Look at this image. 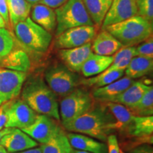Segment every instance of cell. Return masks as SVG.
<instances>
[{"instance_id": "cell-1", "label": "cell", "mask_w": 153, "mask_h": 153, "mask_svg": "<svg viewBox=\"0 0 153 153\" xmlns=\"http://www.w3.org/2000/svg\"><path fill=\"white\" fill-rule=\"evenodd\" d=\"M63 126L72 133L83 134L104 142L116 130V121L106 106H99L92 107L78 118L63 124Z\"/></svg>"}, {"instance_id": "cell-2", "label": "cell", "mask_w": 153, "mask_h": 153, "mask_svg": "<svg viewBox=\"0 0 153 153\" xmlns=\"http://www.w3.org/2000/svg\"><path fill=\"white\" fill-rule=\"evenodd\" d=\"M22 100L36 114L60 120L57 95L41 77L30 78L22 89Z\"/></svg>"}, {"instance_id": "cell-3", "label": "cell", "mask_w": 153, "mask_h": 153, "mask_svg": "<svg viewBox=\"0 0 153 153\" xmlns=\"http://www.w3.org/2000/svg\"><path fill=\"white\" fill-rule=\"evenodd\" d=\"M152 23L137 15L105 28L125 47L142 43L152 35Z\"/></svg>"}, {"instance_id": "cell-4", "label": "cell", "mask_w": 153, "mask_h": 153, "mask_svg": "<svg viewBox=\"0 0 153 153\" xmlns=\"http://www.w3.org/2000/svg\"><path fill=\"white\" fill-rule=\"evenodd\" d=\"M57 36L70 28L82 26H94L86 9L83 0H68L55 10Z\"/></svg>"}, {"instance_id": "cell-5", "label": "cell", "mask_w": 153, "mask_h": 153, "mask_svg": "<svg viewBox=\"0 0 153 153\" xmlns=\"http://www.w3.org/2000/svg\"><path fill=\"white\" fill-rule=\"evenodd\" d=\"M18 41L28 49L37 53L47 51L52 41V34L36 24L30 17L14 26Z\"/></svg>"}, {"instance_id": "cell-6", "label": "cell", "mask_w": 153, "mask_h": 153, "mask_svg": "<svg viewBox=\"0 0 153 153\" xmlns=\"http://www.w3.org/2000/svg\"><path fill=\"white\" fill-rule=\"evenodd\" d=\"M93 107V97L83 89H75L63 97L59 113L62 125L72 121Z\"/></svg>"}, {"instance_id": "cell-7", "label": "cell", "mask_w": 153, "mask_h": 153, "mask_svg": "<svg viewBox=\"0 0 153 153\" xmlns=\"http://www.w3.org/2000/svg\"><path fill=\"white\" fill-rule=\"evenodd\" d=\"M45 83L57 96L64 97L79 84V78L75 72L63 65H55L48 69L45 73Z\"/></svg>"}, {"instance_id": "cell-8", "label": "cell", "mask_w": 153, "mask_h": 153, "mask_svg": "<svg viewBox=\"0 0 153 153\" xmlns=\"http://www.w3.org/2000/svg\"><path fill=\"white\" fill-rule=\"evenodd\" d=\"M26 73L0 68V105L20 94Z\"/></svg>"}, {"instance_id": "cell-9", "label": "cell", "mask_w": 153, "mask_h": 153, "mask_svg": "<svg viewBox=\"0 0 153 153\" xmlns=\"http://www.w3.org/2000/svg\"><path fill=\"white\" fill-rule=\"evenodd\" d=\"M94 26H82L66 30L57 36L55 46L58 49H69L82 46L94 39Z\"/></svg>"}, {"instance_id": "cell-10", "label": "cell", "mask_w": 153, "mask_h": 153, "mask_svg": "<svg viewBox=\"0 0 153 153\" xmlns=\"http://www.w3.org/2000/svg\"><path fill=\"white\" fill-rule=\"evenodd\" d=\"M36 113L22 99H13L8 109L5 128L23 129L35 120Z\"/></svg>"}, {"instance_id": "cell-11", "label": "cell", "mask_w": 153, "mask_h": 153, "mask_svg": "<svg viewBox=\"0 0 153 153\" xmlns=\"http://www.w3.org/2000/svg\"><path fill=\"white\" fill-rule=\"evenodd\" d=\"M58 126L52 118L46 115L37 114L33 123L22 131L36 142L43 144L53 136Z\"/></svg>"}, {"instance_id": "cell-12", "label": "cell", "mask_w": 153, "mask_h": 153, "mask_svg": "<svg viewBox=\"0 0 153 153\" xmlns=\"http://www.w3.org/2000/svg\"><path fill=\"white\" fill-rule=\"evenodd\" d=\"M137 15L135 0H113L101 24L104 30L108 26L118 24Z\"/></svg>"}, {"instance_id": "cell-13", "label": "cell", "mask_w": 153, "mask_h": 153, "mask_svg": "<svg viewBox=\"0 0 153 153\" xmlns=\"http://www.w3.org/2000/svg\"><path fill=\"white\" fill-rule=\"evenodd\" d=\"M91 43L69 49H60L59 56L67 68L74 72H81V69L91 53Z\"/></svg>"}, {"instance_id": "cell-14", "label": "cell", "mask_w": 153, "mask_h": 153, "mask_svg": "<svg viewBox=\"0 0 153 153\" xmlns=\"http://www.w3.org/2000/svg\"><path fill=\"white\" fill-rule=\"evenodd\" d=\"M1 145L9 152L16 153L35 148L38 143L21 129L11 128L1 139Z\"/></svg>"}, {"instance_id": "cell-15", "label": "cell", "mask_w": 153, "mask_h": 153, "mask_svg": "<svg viewBox=\"0 0 153 153\" xmlns=\"http://www.w3.org/2000/svg\"><path fill=\"white\" fill-rule=\"evenodd\" d=\"M135 80L128 76H122L109 85L96 88L93 91L92 97L102 102H113L115 99L133 84Z\"/></svg>"}, {"instance_id": "cell-16", "label": "cell", "mask_w": 153, "mask_h": 153, "mask_svg": "<svg viewBox=\"0 0 153 153\" xmlns=\"http://www.w3.org/2000/svg\"><path fill=\"white\" fill-rule=\"evenodd\" d=\"M123 47L122 44L106 30H102L91 43L94 53L104 56H112Z\"/></svg>"}, {"instance_id": "cell-17", "label": "cell", "mask_w": 153, "mask_h": 153, "mask_svg": "<svg viewBox=\"0 0 153 153\" xmlns=\"http://www.w3.org/2000/svg\"><path fill=\"white\" fill-rule=\"evenodd\" d=\"M67 136L70 145L74 150L92 153L107 152V146L104 143L99 142L88 135L71 132Z\"/></svg>"}, {"instance_id": "cell-18", "label": "cell", "mask_w": 153, "mask_h": 153, "mask_svg": "<svg viewBox=\"0 0 153 153\" xmlns=\"http://www.w3.org/2000/svg\"><path fill=\"white\" fill-rule=\"evenodd\" d=\"M30 19L36 24L39 25L49 33H52L56 28V15L54 9L42 4L32 6Z\"/></svg>"}, {"instance_id": "cell-19", "label": "cell", "mask_w": 153, "mask_h": 153, "mask_svg": "<svg viewBox=\"0 0 153 153\" xmlns=\"http://www.w3.org/2000/svg\"><path fill=\"white\" fill-rule=\"evenodd\" d=\"M30 68L28 55L22 50L13 49L0 60V68L26 73Z\"/></svg>"}, {"instance_id": "cell-20", "label": "cell", "mask_w": 153, "mask_h": 153, "mask_svg": "<svg viewBox=\"0 0 153 153\" xmlns=\"http://www.w3.org/2000/svg\"><path fill=\"white\" fill-rule=\"evenodd\" d=\"M113 56H104L92 53L81 69L85 77H91L103 72L113 62Z\"/></svg>"}, {"instance_id": "cell-21", "label": "cell", "mask_w": 153, "mask_h": 153, "mask_svg": "<svg viewBox=\"0 0 153 153\" xmlns=\"http://www.w3.org/2000/svg\"><path fill=\"white\" fill-rule=\"evenodd\" d=\"M42 153H71L72 148L65 131L58 126L53 136L40 147Z\"/></svg>"}, {"instance_id": "cell-22", "label": "cell", "mask_w": 153, "mask_h": 153, "mask_svg": "<svg viewBox=\"0 0 153 153\" xmlns=\"http://www.w3.org/2000/svg\"><path fill=\"white\" fill-rule=\"evenodd\" d=\"M150 86L140 81H134L123 93H121L115 100L114 103H118L130 108L133 106L142 98Z\"/></svg>"}, {"instance_id": "cell-23", "label": "cell", "mask_w": 153, "mask_h": 153, "mask_svg": "<svg viewBox=\"0 0 153 153\" xmlns=\"http://www.w3.org/2000/svg\"><path fill=\"white\" fill-rule=\"evenodd\" d=\"M153 58L141 56H135L131 59L124 73L132 79H137L152 72Z\"/></svg>"}, {"instance_id": "cell-24", "label": "cell", "mask_w": 153, "mask_h": 153, "mask_svg": "<svg viewBox=\"0 0 153 153\" xmlns=\"http://www.w3.org/2000/svg\"><path fill=\"white\" fill-rule=\"evenodd\" d=\"M113 0H83V3L94 25L101 26Z\"/></svg>"}, {"instance_id": "cell-25", "label": "cell", "mask_w": 153, "mask_h": 153, "mask_svg": "<svg viewBox=\"0 0 153 153\" xmlns=\"http://www.w3.org/2000/svg\"><path fill=\"white\" fill-rule=\"evenodd\" d=\"M9 23L14 26L29 17L32 5L26 0H7Z\"/></svg>"}, {"instance_id": "cell-26", "label": "cell", "mask_w": 153, "mask_h": 153, "mask_svg": "<svg viewBox=\"0 0 153 153\" xmlns=\"http://www.w3.org/2000/svg\"><path fill=\"white\" fill-rule=\"evenodd\" d=\"M124 72V70H108L106 69L98 75L80 80L79 84L95 87V89L102 87L121 78L123 76Z\"/></svg>"}, {"instance_id": "cell-27", "label": "cell", "mask_w": 153, "mask_h": 153, "mask_svg": "<svg viewBox=\"0 0 153 153\" xmlns=\"http://www.w3.org/2000/svg\"><path fill=\"white\" fill-rule=\"evenodd\" d=\"M106 107L114 116L116 121V129H123L131 125L134 115L128 108L118 103H106Z\"/></svg>"}, {"instance_id": "cell-28", "label": "cell", "mask_w": 153, "mask_h": 153, "mask_svg": "<svg viewBox=\"0 0 153 153\" xmlns=\"http://www.w3.org/2000/svg\"><path fill=\"white\" fill-rule=\"evenodd\" d=\"M129 133L135 137H147L152 135L153 132V117L134 116L128 126Z\"/></svg>"}, {"instance_id": "cell-29", "label": "cell", "mask_w": 153, "mask_h": 153, "mask_svg": "<svg viewBox=\"0 0 153 153\" xmlns=\"http://www.w3.org/2000/svg\"><path fill=\"white\" fill-rule=\"evenodd\" d=\"M129 110L134 116H148L153 114V87L150 86L142 98Z\"/></svg>"}, {"instance_id": "cell-30", "label": "cell", "mask_w": 153, "mask_h": 153, "mask_svg": "<svg viewBox=\"0 0 153 153\" xmlns=\"http://www.w3.org/2000/svg\"><path fill=\"white\" fill-rule=\"evenodd\" d=\"M14 36L7 28H0V60L14 48Z\"/></svg>"}, {"instance_id": "cell-31", "label": "cell", "mask_w": 153, "mask_h": 153, "mask_svg": "<svg viewBox=\"0 0 153 153\" xmlns=\"http://www.w3.org/2000/svg\"><path fill=\"white\" fill-rule=\"evenodd\" d=\"M137 15L148 22H153V0H135Z\"/></svg>"}, {"instance_id": "cell-32", "label": "cell", "mask_w": 153, "mask_h": 153, "mask_svg": "<svg viewBox=\"0 0 153 153\" xmlns=\"http://www.w3.org/2000/svg\"><path fill=\"white\" fill-rule=\"evenodd\" d=\"M135 46V56L153 58V38L152 35Z\"/></svg>"}, {"instance_id": "cell-33", "label": "cell", "mask_w": 153, "mask_h": 153, "mask_svg": "<svg viewBox=\"0 0 153 153\" xmlns=\"http://www.w3.org/2000/svg\"><path fill=\"white\" fill-rule=\"evenodd\" d=\"M11 101L12 100L0 105V131L5 128L6 123L7 121V117H8V109Z\"/></svg>"}, {"instance_id": "cell-34", "label": "cell", "mask_w": 153, "mask_h": 153, "mask_svg": "<svg viewBox=\"0 0 153 153\" xmlns=\"http://www.w3.org/2000/svg\"><path fill=\"white\" fill-rule=\"evenodd\" d=\"M107 152L120 153V150L117 137L115 135H109L107 137Z\"/></svg>"}, {"instance_id": "cell-35", "label": "cell", "mask_w": 153, "mask_h": 153, "mask_svg": "<svg viewBox=\"0 0 153 153\" xmlns=\"http://www.w3.org/2000/svg\"><path fill=\"white\" fill-rule=\"evenodd\" d=\"M0 14L2 16L7 25L9 24L8 7H7V0H0Z\"/></svg>"}, {"instance_id": "cell-36", "label": "cell", "mask_w": 153, "mask_h": 153, "mask_svg": "<svg viewBox=\"0 0 153 153\" xmlns=\"http://www.w3.org/2000/svg\"><path fill=\"white\" fill-rule=\"evenodd\" d=\"M68 1V0H41L39 4L48 6L52 9H57Z\"/></svg>"}, {"instance_id": "cell-37", "label": "cell", "mask_w": 153, "mask_h": 153, "mask_svg": "<svg viewBox=\"0 0 153 153\" xmlns=\"http://www.w3.org/2000/svg\"><path fill=\"white\" fill-rule=\"evenodd\" d=\"M132 153H153L152 147L148 145H143L135 148Z\"/></svg>"}, {"instance_id": "cell-38", "label": "cell", "mask_w": 153, "mask_h": 153, "mask_svg": "<svg viewBox=\"0 0 153 153\" xmlns=\"http://www.w3.org/2000/svg\"><path fill=\"white\" fill-rule=\"evenodd\" d=\"M16 153H42V151L40 148H33Z\"/></svg>"}, {"instance_id": "cell-39", "label": "cell", "mask_w": 153, "mask_h": 153, "mask_svg": "<svg viewBox=\"0 0 153 153\" xmlns=\"http://www.w3.org/2000/svg\"><path fill=\"white\" fill-rule=\"evenodd\" d=\"M11 128H5L2 130L0 131V145H1V139L3 138V137L5 135H7V133H9V132L11 131Z\"/></svg>"}, {"instance_id": "cell-40", "label": "cell", "mask_w": 153, "mask_h": 153, "mask_svg": "<svg viewBox=\"0 0 153 153\" xmlns=\"http://www.w3.org/2000/svg\"><path fill=\"white\" fill-rule=\"evenodd\" d=\"M7 26V24H6L4 20L2 18V16H1L0 14V28H6Z\"/></svg>"}, {"instance_id": "cell-41", "label": "cell", "mask_w": 153, "mask_h": 153, "mask_svg": "<svg viewBox=\"0 0 153 153\" xmlns=\"http://www.w3.org/2000/svg\"><path fill=\"white\" fill-rule=\"evenodd\" d=\"M26 1H27L29 4H30L32 6H33L36 4H39L41 0H26Z\"/></svg>"}, {"instance_id": "cell-42", "label": "cell", "mask_w": 153, "mask_h": 153, "mask_svg": "<svg viewBox=\"0 0 153 153\" xmlns=\"http://www.w3.org/2000/svg\"><path fill=\"white\" fill-rule=\"evenodd\" d=\"M0 153H10V152H9L8 151L6 150L2 145H0Z\"/></svg>"}, {"instance_id": "cell-43", "label": "cell", "mask_w": 153, "mask_h": 153, "mask_svg": "<svg viewBox=\"0 0 153 153\" xmlns=\"http://www.w3.org/2000/svg\"><path fill=\"white\" fill-rule=\"evenodd\" d=\"M71 153H92V152H85V151H81V150H73V149H72Z\"/></svg>"}, {"instance_id": "cell-44", "label": "cell", "mask_w": 153, "mask_h": 153, "mask_svg": "<svg viewBox=\"0 0 153 153\" xmlns=\"http://www.w3.org/2000/svg\"><path fill=\"white\" fill-rule=\"evenodd\" d=\"M120 153H124V152H122V151H120Z\"/></svg>"}]
</instances>
